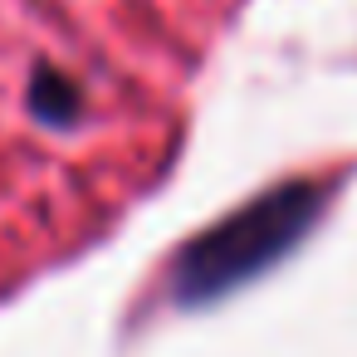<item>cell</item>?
I'll return each instance as SVG.
<instances>
[{"instance_id":"cell-1","label":"cell","mask_w":357,"mask_h":357,"mask_svg":"<svg viewBox=\"0 0 357 357\" xmlns=\"http://www.w3.org/2000/svg\"><path fill=\"white\" fill-rule=\"evenodd\" d=\"M323 201H328V186L318 181H284L264 191L259 201H250L245 211L225 215L220 225H211L206 235L176 250L167 269V298L181 308H201L230 294L235 284L255 279L259 269L289 255V245L318 220Z\"/></svg>"},{"instance_id":"cell-2","label":"cell","mask_w":357,"mask_h":357,"mask_svg":"<svg viewBox=\"0 0 357 357\" xmlns=\"http://www.w3.org/2000/svg\"><path fill=\"white\" fill-rule=\"evenodd\" d=\"M79 108H84L79 84L64 79L54 64H40L35 79H30V113H35L40 123H50V128H64V123L79 118Z\"/></svg>"}]
</instances>
